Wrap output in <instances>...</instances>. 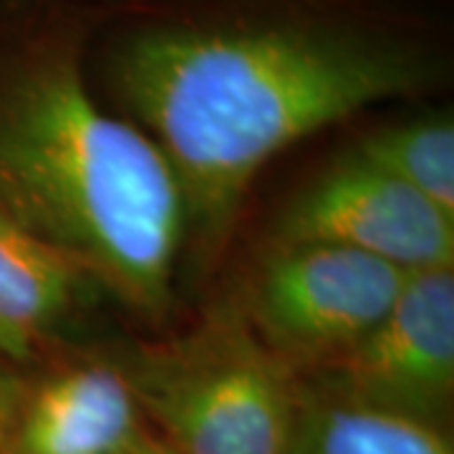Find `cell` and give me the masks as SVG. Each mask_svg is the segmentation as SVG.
I'll return each mask as SVG.
<instances>
[{"label": "cell", "instance_id": "6da1fadb", "mask_svg": "<svg viewBox=\"0 0 454 454\" xmlns=\"http://www.w3.org/2000/svg\"><path fill=\"white\" fill-rule=\"evenodd\" d=\"M104 61L207 240L225 235L283 149L437 76L419 43L313 16L160 20L116 38Z\"/></svg>", "mask_w": 454, "mask_h": 454}, {"label": "cell", "instance_id": "7a4b0ae2", "mask_svg": "<svg viewBox=\"0 0 454 454\" xmlns=\"http://www.w3.org/2000/svg\"><path fill=\"white\" fill-rule=\"evenodd\" d=\"M104 0H0V210L146 316L167 310L184 200L86 61Z\"/></svg>", "mask_w": 454, "mask_h": 454}, {"label": "cell", "instance_id": "3957f363", "mask_svg": "<svg viewBox=\"0 0 454 454\" xmlns=\"http://www.w3.org/2000/svg\"><path fill=\"white\" fill-rule=\"evenodd\" d=\"M116 369L175 454H288L303 384L245 310H217Z\"/></svg>", "mask_w": 454, "mask_h": 454}, {"label": "cell", "instance_id": "277c9868", "mask_svg": "<svg viewBox=\"0 0 454 454\" xmlns=\"http://www.w3.org/2000/svg\"><path fill=\"white\" fill-rule=\"evenodd\" d=\"M411 273L336 245H280L262 262L245 316L286 366L316 372L356 346Z\"/></svg>", "mask_w": 454, "mask_h": 454}, {"label": "cell", "instance_id": "5b68a950", "mask_svg": "<svg viewBox=\"0 0 454 454\" xmlns=\"http://www.w3.org/2000/svg\"><path fill=\"white\" fill-rule=\"evenodd\" d=\"M313 376L318 396L434 422L454 391L452 268L411 273L387 316Z\"/></svg>", "mask_w": 454, "mask_h": 454}, {"label": "cell", "instance_id": "8992f818", "mask_svg": "<svg viewBox=\"0 0 454 454\" xmlns=\"http://www.w3.org/2000/svg\"><path fill=\"white\" fill-rule=\"evenodd\" d=\"M278 240L348 247L406 273L454 268V217L354 154L286 207Z\"/></svg>", "mask_w": 454, "mask_h": 454}, {"label": "cell", "instance_id": "52a82bcc", "mask_svg": "<svg viewBox=\"0 0 454 454\" xmlns=\"http://www.w3.org/2000/svg\"><path fill=\"white\" fill-rule=\"evenodd\" d=\"M139 432L124 373L97 364L59 373L35 391L13 454H119Z\"/></svg>", "mask_w": 454, "mask_h": 454}, {"label": "cell", "instance_id": "ba28073f", "mask_svg": "<svg viewBox=\"0 0 454 454\" xmlns=\"http://www.w3.org/2000/svg\"><path fill=\"white\" fill-rule=\"evenodd\" d=\"M83 273L0 210V354L26 361L71 310Z\"/></svg>", "mask_w": 454, "mask_h": 454}, {"label": "cell", "instance_id": "9c48e42d", "mask_svg": "<svg viewBox=\"0 0 454 454\" xmlns=\"http://www.w3.org/2000/svg\"><path fill=\"white\" fill-rule=\"evenodd\" d=\"M288 454H454L434 422L348 404L301 387Z\"/></svg>", "mask_w": 454, "mask_h": 454}, {"label": "cell", "instance_id": "30bf717a", "mask_svg": "<svg viewBox=\"0 0 454 454\" xmlns=\"http://www.w3.org/2000/svg\"><path fill=\"white\" fill-rule=\"evenodd\" d=\"M454 217V124L434 114L366 134L348 152Z\"/></svg>", "mask_w": 454, "mask_h": 454}, {"label": "cell", "instance_id": "8fae6325", "mask_svg": "<svg viewBox=\"0 0 454 454\" xmlns=\"http://www.w3.org/2000/svg\"><path fill=\"white\" fill-rule=\"evenodd\" d=\"M119 454H175V452L164 444L162 439L152 437V434H146V432H139V434L131 439L129 444H127V447H124Z\"/></svg>", "mask_w": 454, "mask_h": 454}]
</instances>
